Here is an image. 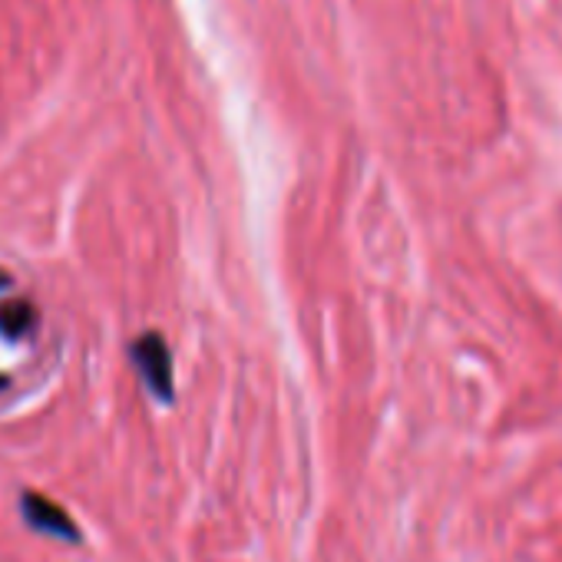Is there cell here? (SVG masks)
I'll use <instances>...</instances> for the list:
<instances>
[{
    "label": "cell",
    "instance_id": "6da1fadb",
    "mask_svg": "<svg viewBox=\"0 0 562 562\" xmlns=\"http://www.w3.org/2000/svg\"><path fill=\"white\" fill-rule=\"evenodd\" d=\"M130 355H133V364L139 368L146 387L153 391V397L169 404L176 394V384H172V355H169L166 338L156 331H146L133 341Z\"/></svg>",
    "mask_w": 562,
    "mask_h": 562
},
{
    "label": "cell",
    "instance_id": "7a4b0ae2",
    "mask_svg": "<svg viewBox=\"0 0 562 562\" xmlns=\"http://www.w3.org/2000/svg\"><path fill=\"white\" fill-rule=\"evenodd\" d=\"M21 513L37 532L57 536V539H67V542H80V532H77V522L70 519V513L60 503L47 499L44 493H24L21 496Z\"/></svg>",
    "mask_w": 562,
    "mask_h": 562
},
{
    "label": "cell",
    "instance_id": "3957f363",
    "mask_svg": "<svg viewBox=\"0 0 562 562\" xmlns=\"http://www.w3.org/2000/svg\"><path fill=\"white\" fill-rule=\"evenodd\" d=\"M37 328V305L27 299H8L0 305V335L21 341Z\"/></svg>",
    "mask_w": 562,
    "mask_h": 562
},
{
    "label": "cell",
    "instance_id": "277c9868",
    "mask_svg": "<svg viewBox=\"0 0 562 562\" xmlns=\"http://www.w3.org/2000/svg\"><path fill=\"white\" fill-rule=\"evenodd\" d=\"M11 285V274L8 271H0V289H8Z\"/></svg>",
    "mask_w": 562,
    "mask_h": 562
}]
</instances>
